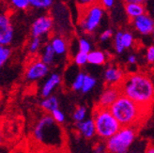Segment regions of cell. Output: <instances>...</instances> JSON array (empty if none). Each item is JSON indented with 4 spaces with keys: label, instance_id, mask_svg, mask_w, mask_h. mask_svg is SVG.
Returning <instances> with one entry per match:
<instances>
[{
    "label": "cell",
    "instance_id": "1",
    "mask_svg": "<svg viewBox=\"0 0 154 153\" xmlns=\"http://www.w3.org/2000/svg\"><path fill=\"white\" fill-rule=\"evenodd\" d=\"M32 140L41 148L52 152H62L66 144L63 128L54 120L50 114H44L33 125Z\"/></svg>",
    "mask_w": 154,
    "mask_h": 153
},
{
    "label": "cell",
    "instance_id": "2",
    "mask_svg": "<svg viewBox=\"0 0 154 153\" xmlns=\"http://www.w3.org/2000/svg\"><path fill=\"white\" fill-rule=\"evenodd\" d=\"M119 87L121 95L146 109H149L154 103V85L149 76L144 73L126 74Z\"/></svg>",
    "mask_w": 154,
    "mask_h": 153
},
{
    "label": "cell",
    "instance_id": "3",
    "mask_svg": "<svg viewBox=\"0 0 154 153\" xmlns=\"http://www.w3.org/2000/svg\"><path fill=\"white\" fill-rule=\"evenodd\" d=\"M109 110L121 127H135L148 116V110L129 98L120 95Z\"/></svg>",
    "mask_w": 154,
    "mask_h": 153
},
{
    "label": "cell",
    "instance_id": "4",
    "mask_svg": "<svg viewBox=\"0 0 154 153\" xmlns=\"http://www.w3.org/2000/svg\"><path fill=\"white\" fill-rule=\"evenodd\" d=\"M92 119L95 124L96 135H98L102 140H108L121 128L119 121L115 118L109 108L97 106L93 111Z\"/></svg>",
    "mask_w": 154,
    "mask_h": 153
},
{
    "label": "cell",
    "instance_id": "5",
    "mask_svg": "<svg viewBox=\"0 0 154 153\" xmlns=\"http://www.w3.org/2000/svg\"><path fill=\"white\" fill-rule=\"evenodd\" d=\"M137 133L135 127H121L119 131L106 140L107 153L128 152L129 148L134 143Z\"/></svg>",
    "mask_w": 154,
    "mask_h": 153
},
{
    "label": "cell",
    "instance_id": "6",
    "mask_svg": "<svg viewBox=\"0 0 154 153\" xmlns=\"http://www.w3.org/2000/svg\"><path fill=\"white\" fill-rule=\"evenodd\" d=\"M104 15V9L96 3L87 8H83V12L80 15L79 26L83 32L92 34L98 29Z\"/></svg>",
    "mask_w": 154,
    "mask_h": 153
},
{
    "label": "cell",
    "instance_id": "7",
    "mask_svg": "<svg viewBox=\"0 0 154 153\" xmlns=\"http://www.w3.org/2000/svg\"><path fill=\"white\" fill-rule=\"evenodd\" d=\"M50 67L43 63L42 61L38 59H34L30 62L25 71V78L28 82H38L47 77L49 75Z\"/></svg>",
    "mask_w": 154,
    "mask_h": 153
},
{
    "label": "cell",
    "instance_id": "8",
    "mask_svg": "<svg viewBox=\"0 0 154 153\" xmlns=\"http://www.w3.org/2000/svg\"><path fill=\"white\" fill-rule=\"evenodd\" d=\"M54 28V19L51 15H41L34 20L31 25V36L35 38H42L47 36Z\"/></svg>",
    "mask_w": 154,
    "mask_h": 153
},
{
    "label": "cell",
    "instance_id": "9",
    "mask_svg": "<svg viewBox=\"0 0 154 153\" xmlns=\"http://www.w3.org/2000/svg\"><path fill=\"white\" fill-rule=\"evenodd\" d=\"M14 39V28L10 15L0 13V44L9 47Z\"/></svg>",
    "mask_w": 154,
    "mask_h": 153
},
{
    "label": "cell",
    "instance_id": "10",
    "mask_svg": "<svg viewBox=\"0 0 154 153\" xmlns=\"http://www.w3.org/2000/svg\"><path fill=\"white\" fill-rule=\"evenodd\" d=\"M62 83V77L58 72L50 73L41 87L40 93L42 98H47L51 95H54L55 91Z\"/></svg>",
    "mask_w": 154,
    "mask_h": 153
},
{
    "label": "cell",
    "instance_id": "11",
    "mask_svg": "<svg viewBox=\"0 0 154 153\" xmlns=\"http://www.w3.org/2000/svg\"><path fill=\"white\" fill-rule=\"evenodd\" d=\"M119 87L117 86H108L105 87L103 93L100 96L98 106L103 108H109V107L117 101V99L120 96Z\"/></svg>",
    "mask_w": 154,
    "mask_h": 153
},
{
    "label": "cell",
    "instance_id": "12",
    "mask_svg": "<svg viewBox=\"0 0 154 153\" xmlns=\"http://www.w3.org/2000/svg\"><path fill=\"white\" fill-rule=\"evenodd\" d=\"M133 24L134 28L142 35L151 34L152 29L154 28V20L146 13L134 19Z\"/></svg>",
    "mask_w": 154,
    "mask_h": 153
},
{
    "label": "cell",
    "instance_id": "13",
    "mask_svg": "<svg viewBox=\"0 0 154 153\" xmlns=\"http://www.w3.org/2000/svg\"><path fill=\"white\" fill-rule=\"evenodd\" d=\"M124 72L117 66H109L104 72V81L108 86L119 87L124 78Z\"/></svg>",
    "mask_w": 154,
    "mask_h": 153
},
{
    "label": "cell",
    "instance_id": "14",
    "mask_svg": "<svg viewBox=\"0 0 154 153\" xmlns=\"http://www.w3.org/2000/svg\"><path fill=\"white\" fill-rule=\"evenodd\" d=\"M76 131L86 139H91L96 135L95 124L92 118H87L84 121L76 123Z\"/></svg>",
    "mask_w": 154,
    "mask_h": 153
},
{
    "label": "cell",
    "instance_id": "15",
    "mask_svg": "<svg viewBox=\"0 0 154 153\" xmlns=\"http://www.w3.org/2000/svg\"><path fill=\"white\" fill-rule=\"evenodd\" d=\"M49 43L51 44L56 56L63 57L67 54L68 43H67V41L62 36H54Z\"/></svg>",
    "mask_w": 154,
    "mask_h": 153
},
{
    "label": "cell",
    "instance_id": "16",
    "mask_svg": "<svg viewBox=\"0 0 154 153\" xmlns=\"http://www.w3.org/2000/svg\"><path fill=\"white\" fill-rule=\"evenodd\" d=\"M41 108L47 114H51L59 108V102L56 95H51L47 98H43L40 103Z\"/></svg>",
    "mask_w": 154,
    "mask_h": 153
},
{
    "label": "cell",
    "instance_id": "17",
    "mask_svg": "<svg viewBox=\"0 0 154 153\" xmlns=\"http://www.w3.org/2000/svg\"><path fill=\"white\" fill-rule=\"evenodd\" d=\"M56 57L57 56H56L55 52H54L51 44L49 42L44 44L43 47L41 50V57H40V59L42 61V62L50 67L51 65L55 63Z\"/></svg>",
    "mask_w": 154,
    "mask_h": 153
},
{
    "label": "cell",
    "instance_id": "18",
    "mask_svg": "<svg viewBox=\"0 0 154 153\" xmlns=\"http://www.w3.org/2000/svg\"><path fill=\"white\" fill-rule=\"evenodd\" d=\"M106 62L105 53L100 50H92L88 54V63L95 66H101Z\"/></svg>",
    "mask_w": 154,
    "mask_h": 153
},
{
    "label": "cell",
    "instance_id": "19",
    "mask_svg": "<svg viewBox=\"0 0 154 153\" xmlns=\"http://www.w3.org/2000/svg\"><path fill=\"white\" fill-rule=\"evenodd\" d=\"M125 11L131 19H135L145 13V8L143 4H126Z\"/></svg>",
    "mask_w": 154,
    "mask_h": 153
},
{
    "label": "cell",
    "instance_id": "20",
    "mask_svg": "<svg viewBox=\"0 0 154 153\" xmlns=\"http://www.w3.org/2000/svg\"><path fill=\"white\" fill-rule=\"evenodd\" d=\"M42 48V38H35L31 37V40L29 41L27 45L28 53L31 55H36L40 52Z\"/></svg>",
    "mask_w": 154,
    "mask_h": 153
},
{
    "label": "cell",
    "instance_id": "21",
    "mask_svg": "<svg viewBox=\"0 0 154 153\" xmlns=\"http://www.w3.org/2000/svg\"><path fill=\"white\" fill-rule=\"evenodd\" d=\"M55 0H31V8L38 11H47L53 7Z\"/></svg>",
    "mask_w": 154,
    "mask_h": 153
},
{
    "label": "cell",
    "instance_id": "22",
    "mask_svg": "<svg viewBox=\"0 0 154 153\" xmlns=\"http://www.w3.org/2000/svg\"><path fill=\"white\" fill-rule=\"evenodd\" d=\"M8 2L16 11H26L31 7V0H8Z\"/></svg>",
    "mask_w": 154,
    "mask_h": 153
},
{
    "label": "cell",
    "instance_id": "23",
    "mask_svg": "<svg viewBox=\"0 0 154 153\" xmlns=\"http://www.w3.org/2000/svg\"><path fill=\"white\" fill-rule=\"evenodd\" d=\"M96 84H97V80L93 77V76H91L89 74H86L85 79H84V84H83V87L81 89V92L85 93V94L88 93L89 91H91L95 87Z\"/></svg>",
    "mask_w": 154,
    "mask_h": 153
},
{
    "label": "cell",
    "instance_id": "24",
    "mask_svg": "<svg viewBox=\"0 0 154 153\" xmlns=\"http://www.w3.org/2000/svg\"><path fill=\"white\" fill-rule=\"evenodd\" d=\"M88 116V109L85 106H78L72 113V119L74 120L75 123L84 121L87 119Z\"/></svg>",
    "mask_w": 154,
    "mask_h": 153
},
{
    "label": "cell",
    "instance_id": "25",
    "mask_svg": "<svg viewBox=\"0 0 154 153\" xmlns=\"http://www.w3.org/2000/svg\"><path fill=\"white\" fill-rule=\"evenodd\" d=\"M85 76H86V73L84 72H78L75 76L72 82V89L74 91H81L83 84H84V79Z\"/></svg>",
    "mask_w": 154,
    "mask_h": 153
},
{
    "label": "cell",
    "instance_id": "26",
    "mask_svg": "<svg viewBox=\"0 0 154 153\" xmlns=\"http://www.w3.org/2000/svg\"><path fill=\"white\" fill-rule=\"evenodd\" d=\"M11 56V50L7 47L0 45V70L7 63V61L10 59Z\"/></svg>",
    "mask_w": 154,
    "mask_h": 153
},
{
    "label": "cell",
    "instance_id": "27",
    "mask_svg": "<svg viewBox=\"0 0 154 153\" xmlns=\"http://www.w3.org/2000/svg\"><path fill=\"white\" fill-rule=\"evenodd\" d=\"M92 51L91 42L86 39V38H81L78 41V52H82L85 54H88Z\"/></svg>",
    "mask_w": 154,
    "mask_h": 153
},
{
    "label": "cell",
    "instance_id": "28",
    "mask_svg": "<svg viewBox=\"0 0 154 153\" xmlns=\"http://www.w3.org/2000/svg\"><path fill=\"white\" fill-rule=\"evenodd\" d=\"M114 47H115L116 52L118 54H121L125 50L122 43V31H119L116 33L115 38H114Z\"/></svg>",
    "mask_w": 154,
    "mask_h": 153
},
{
    "label": "cell",
    "instance_id": "29",
    "mask_svg": "<svg viewBox=\"0 0 154 153\" xmlns=\"http://www.w3.org/2000/svg\"><path fill=\"white\" fill-rule=\"evenodd\" d=\"M74 64L78 67H83L88 64V54H85L82 52H77L73 57Z\"/></svg>",
    "mask_w": 154,
    "mask_h": 153
},
{
    "label": "cell",
    "instance_id": "30",
    "mask_svg": "<svg viewBox=\"0 0 154 153\" xmlns=\"http://www.w3.org/2000/svg\"><path fill=\"white\" fill-rule=\"evenodd\" d=\"M134 41V38L133 36V34L131 32H122V43L124 48H130L133 46Z\"/></svg>",
    "mask_w": 154,
    "mask_h": 153
},
{
    "label": "cell",
    "instance_id": "31",
    "mask_svg": "<svg viewBox=\"0 0 154 153\" xmlns=\"http://www.w3.org/2000/svg\"><path fill=\"white\" fill-rule=\"evenodd\" d=\"M51 116H52V118H54V120H55L57 123H58V124H63L64 122H65V120H66V115H65V113L61 110V109H57V110H55L54 112H52L51 114Z\"/></svg>",
    "mask_w": 154,
    "mask_h": 153
},
{
    "label": "cell",
    "instance_id": "32",
    "mask_svg": "<svg viewBox=\"0 0 154 153\" xmlns=\"http://www.w3.org/2000/svg\"><path fill=\"white\" fill-rule=\"evenodd\" d=\"M112 37H113V30L108 28V29H105L104 31L101 33V35H100V40H101V41H106L110 40Z\"/></svg>",
    "mask_w": 154,
    "mask_h": 153
},
{
    "label": "cell",
    "instance_id": "33",
    "mask_svg": "<svg viewBox=\"0 0 154 153\" xmlns=\"http://www.w3.org/2000/svg\"><path fill=\"white\" fill-rule=\"evenodd\" d=\"M93 153H107L105 143H98L95 145Z\"/></svg>",
    "mask_w": 154,
    "mask_h": 153
},
{
    "label": "cell",
    "instance_id": "34",
    "mask_svg": "<svg viewBox=\"0 0 154 153\" xmlns=\"http://www.w3.org/2000/svg\"><path fill=\"white\" fill-rule=\"evenodd\" d=\"M146 58L149 63L154 62V46H149L147 50V54H146Z\"/></svg>",
    "mask_w": 154,
    "mask_h": 153
},
{
    "label": "cell",
    "instance_id": "35",
    "mask_svg": "<svg viewBox=\"0 0 154 153\" xmlns=\"http://www.w3.org/2000/svg\"><path fill=\"white\" fill-rule=\"evenodd\" d=\"M81 8H87L99 2V0H77Z\"/></svg>",
    "mask_w": 154,
    "mask_h": 153
},
{
    "label": "cell",
    "instance_id": "36",
    "mask_svg": "<svg viewBox=\"0 0 154 153\" xmlns=\"http://www.w3.org/2000/svg\"><path fill=\"white\" fill-rule=\"evenodd\" d=\"M103 9H111L115 4V0H99L98 2Z\"/></svg>",
    "mask_w": 154,
    "mask_h": 153
},
{
    "label": "cell",
    "instance_id": "37",
    "mask_svg": "<svg viewBox=\"0 0 154 153\" xmlns=\"http://www.w3.org/2000/svg\"><path fill=\"white\" fill-rule=\"evenodd\" d=\"M127 61H128V63L131 64V65H134L136 63V61H137V58L134 55H130L127 58Z\"/></svg>",
    "mask_w": 154,
    "mask_h": 153
},
{
    "label": "cell",
    "instance_id": "38",
    "mask_svg": "<svg viewBox=\"0 0 154 153\" xmlns=\"http://www.w3.org/2000/svg\"><path fill=\"white\" fill-rule=\"evenodd\" d=\"M126 4H144L147 0H124Z\"/></svg>",
    "mask_w": 154,
    "mask_h": 153
},
{
    "label": "cell",
    "instance_id": "39",
    "mask_svg": "<svg viewBox=\"0 0 154 153\" xmlns=\"http://www.w3.org/2000/svg\"><path fill=\"white\" fill-rule=\"evenodd\" d=\"M145 153H154V144H149L146 148Z\"/></svg>",
    "mask_w": 154,
    "mask_h": 153
},
{
    "label": "cell",
    "instance_id": "40",
    "mask_svg": "<svg viewBox=\"0 0 154 153\" xmlns=\"http://www.w3.org/2000/svg\"><path fill=\"white\" fill-rule=\"evenodd\" d=\"M0 153H10V149L8 147L1 145V146H0Z\"/></svg>",
    "mask_w": 154,
    "mask_h": 153
},
{
    "label": "cell",
    "instance_id": "41",
    "mask_svg": "<svg viewBox=\"0 0 154 153\" xmlns=\"http://www.w3.org/2000/svg\"><path fill=\"white\" fill-rule=\"evenodd\" d=\"M35 153H55V152H52V151H50V150L44 149V148H41V149L37 150Z\"/></svg>",
    "mask_w": 154,
    "mask_h": 153
},
{
    "label": "cell",
    "instance_id": "42",
    "mask_svg": "<svg viewBox=\"0 0 154 153\" xmlns=\"http://www.w3.org/2000/svg\"><path fill=\"white\" fill-rule=\"evenodd\" d=\"M2 133H1V132H0V146H1V144H2Z\"/></svg>",
    "mask_w": 154,
    "mask_h": 153
},
{
    "label": "cell",
    "instance_id": "43",
    "mask_svg": "<svg viewBox=\"0 0 154 153\" xmlns=\"http://www.w3.org/2000/svg\"><path fill=\"white\" fill-rule=\"evenodd\" d=\"M151 34H152V37H153V39H154V28L152 29V31H151Z\"/></svg>",
    "mask_w": 154,
    "mask_h": 153
},
{
    "label": "cell",
    "instance_id": "44",
    "mask_svg": "<svg viewBox=\"0 0 154 153\" xmlns=\"http://www.w3.org/2000/svg\"><path fill=\"white\" fill-rule=\"evenodd\" d=\"M123 153H128V152H123Z\"/></svg>",
    "mask_w": 154,
    "mask_h": 153
},
{
    "label": "cell",
    "instance_id": "45",
    "mask_svg": "<svg viewBox=\"0 0 154 153\" xmlns=\"http://www.w3.org/2000/svg\"><path fill=\"white\" fill-rule=\"evenodd\" d=\"M58 153H63V152H58Z\"/></svg>",
    "mask_w": 154,
    "mask_h": 153
},
{
    "label": "cell",
    "instance_id": "46",
    "mask_svg": "<svg viewBox=\"0 0 154 153\" xmlns=\"http://www.w3.org/2000/svg\"><path fill=\"white\" fill-rule=\"evenodd\" d=\"M0 45H1V44H0Z\"/></svg>",
    "mask_w": 154,
    "mask_h": 153
}]
</instances>
